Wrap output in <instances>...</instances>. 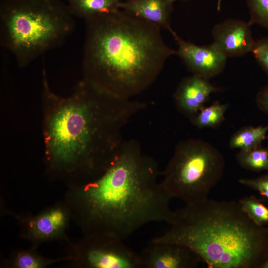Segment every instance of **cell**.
Returning a JSON list of instances; mask_svg holds the SVG:
<instances>
[{"mask_svg":"<svg viewBox=\"0 0 268 268\" xmlns=\"http://www.w3.org/2000/svg\"><path fill=\"white\" fill-rule=\"evenodd\" d=\"M42 93L46 154L56 162H84L97 178L118 154L130 119L145 107L84 79L69 96L60 97L51 90L45 70Z\"/></svg>","mask_w":268,"mask_h":268,"instance_id":"cell-1","label":"cell"},{"mask_svg":"<svg viewBox=\"0 0 268 268\" xmlns=\"http://www.w3.org/2000/svg\"><path fill=\"white\" fill-rule=\"evenodd\" d=\"M84 21L83 79L119 97L131 98L144 91L177 55L161 28L121 8Z\"/></svg>","mask_w":268,"mask_h":268,"instance_id":"cell-2","label":"cell"},{"mask_svg":"<svg viewBox=\"0 0 268 268\" xmlns=\"http://www.w3.org/2000/svg\"><path fill=\"white\" fill-rule=\"evenodd\" d=\"M160 175L137 142L124 141L112 163L85 189L91 216L104 234L124 241L147 224L172 223V198L158 181Z\"/></svg>","mask_w":268,"mask_h":268,"instance_id":"cell-3","label":"cell"},{"mask_svg":"<svg viewBox=\"0 0 268 268\" xmlns=\"http://www.w3.org/2000/svg\"><path fill=\"white\" fill-rule=\"evenodd\" d=\"M170 225L150 241L187 246L209 268H261L268 257V229L255 224L239 201L186 204Z\"/></svg>","mask_w":268,"mask_h":268,"instance_id":"cell-4","label":"cell"},{"mask_svg":"<svg viewBox=\"0 0 268 268\" xmlns=\"http://www.w3.org/2000/svg\"><path fill=\"white\" fill-rule=\"evenodd\" d=\"M61 0H2L0 4V43L23 68L61 45L75 23Z\"/></svg>","mask_w":268,"mask_h":268,"instance_id":"cell-5","label":"cell"},{"mask_svg":"<svg viewBox=\"0 0 268 268\" xmlns=\"http://www.w3.org/2000/svg\"><path fill=\"white\" fill-rule=\"evenodd\" d=\"M225 164L222 153L209 142L185 140L176 146L161 183L171 198L186 204L202 201L222 177Z\"/></svg>","mask_w":268,"mask_h":268,"instance_id":"cell-6","label":"cell"},{"mask_svg":"<svg viewBox=\"0 0 268 268\" xmlns=\"http://www.w3.org/2000/svg\"><path fill=\"white\" fill-rule=\"evenodd\" d=\"M178 45L177 55L193 74L209 80L224 70L227 58L212 44L199 46L171 33Z\"/></svg>","mask_w":268,"mask_h":268,"instance_id":"cell-7","label":"cell"},{"mask_svg":"<svg viewBox=\"0 0 268 268\" xmlns=\"http://www.w3.org/2000/svg\"><path fill=\"white\" fill-rule=\"evenodd\" d=\"M123 241L114 235L105 234L104 239L96 241L88 250L87 263L97 268H140L139 254Z\"/></svg>","mask_w":268,"mask_h":268,"instance_id":"cell-8","label":"cell"},{"mask_svg":"<svg viewBox=\"0 0 268 268\" xmlns=\"http://www.w3.org/2000/svg\"><path fill=\"white\" fill-rule=\"evenodd\" d=\"M140 268H194L201 262L187 246L150 242L139 254Z\"/></svg>","mask_w":268,"mask_h":268,"instance_id":"cell-9","label":"cell"},{"mask_svg":"<svg viewBox=\"0 0 268 268\" xmlns=\"http://www.w3.org/2000/svg\"><path fill=\"white\" fill-rule=\"evenodd\" d=\"M249 22L228 19L212 30V44L226 58L241 57L252 52L256 41Z\"/></svg>","mask_w":268,"mask_h":268,"instance_id":"cell-10","label":"cell"},{"mask_svg":"<svg viewBox=\"0 0 268 268\" xmlns=\"http://www.w3.org/2000/svg\"><path fill=\"white\" fill-rule=\"evenodd\" d=\"M220 89L198 75L186 77L179 83L174 97L178 109L192 119L204 106L210 95Z\"/></svg>","mask_w":268,"mask_h":268,"instance_id":"cell-11","label":"cell"},{"mask_svg":"<svg viewBox=\"0 0 268 268\" xmlns=\"http://www.w3.org/2000/svg\"><path fill=\"white\" fill-rule=\"evenodd\" d=\"M172 0H135L121 1L120 8L171 33Z\"/></svg>","mask_w":268,"mask_h":268,"instance_id":"cell-12","label":"cell"},{"mask_svg":"<svg viewBox=\"0 0 268 268\" xmlns=\"http://www.w3.org/2000/svg\"><path fill=\"white\" fill-rule=\"evenodd\" d=\"M67 5L74 17L85 20L95 15L120 8V0H67Z\"/></svg>","mask_w":268,"mask_h":268,"instance_id":"cell-13","label":"cell"},{"mask_svg":"<svg viewBox=\"0 0 268 268\" xmlns=\"http://www.w3.org/2000/svg\"><path fill=\"white\" fill-rule=\"evenodd\" d=\"M268 125L265 126L246 127L237 131L230 138L229 146L247 151L259 147L266 138Z\"/></svg>","mask_w":268,"mask_h":268,"instance_id":"cell-14","label":"cell"},{"mask_svg":"<svg viewBox=\"0 0 268 268\" xmlns=\"http://www.w3.org/2000/svg\"><path fill=\"white\" fill-rule=\"evenodd\" d=\"M228 105L215 102L208 107H203L192 118V122L198 128H214L218 126L224 119Z\"/></svg>","mask_w":268,"mask_h":268,"instance_id":"cell-15","label":"cell"},{"mask_svg":"<svg viewBox=\"0 0 268 268\" xmlns=\"http://www.w3.org/2000/svg\"><path fill=\"white\" fill-rule=\"evenodd\" d=\"M236 157L239 165L245 169L255 171L268 170V151L260 146L249 150H240Z\"/></svg>","mask_w":268,"mask_h":268,"instance_id":"cell-16","label":"cell"},{"mask_svg":"<svg viewBox=\"0 0 268 268\" xmlns=\"http://www.w3.org/2000/svg\"><path fill=\"white\" fill-rule=\"evenodd\" d=\"M239 202L243 211L255 224L263 226L268 223V207L254 196L245 197Z\"/></svg>","mask_w":268,"mask_h":268,"instance_id":"cell-17","label":"cell"},{"mask_svg":"<svg viewBox=\"0 0 268 268\" xmlns=\"http://www.w3.org/2000/svg\"><path fill=\"white\" fill-rule=\"evenodd\" d=\"M250 25L258 24L268 29V0H246Z\"/></svg>","mask_w":268,"mask_h":268,"instance_id":"cell-18","label":"cell"},{"mask_svg":"<svg viewBox=\"0 0 268 268\" xmlns=\"http://www.w3.org/2000/svg\"><path fill=\"white\" fill-rule=\"evenodd\" d=\"M64 221L62 212L55 210L39 218L35 227L41 234L49 235L61 227Z\"/></svg>","mask_w":268,"mask_h":268,"instance_id":"cell-19","label":"cell"},{"mask_svg":"<svg viewBox=\"0 0 268 268\" xmlns=\"http://www.w3.org/2000/svg\"><path fill=\"white\" fill-rule=\"evenodd\" d=\"M252 53L258 64L268 75V38L256 41Z\"/></svg>","mask_w":268,"mask_h":268,"instance_id":"cell-20","label":"cell"},{"mask_svg":"<svg viewBox=\"0 0 268 268\" xmlns=\"http://www.w3.org/2000/svg\"><path fill=\"white\" fill-rule=\"evenodd\" d=\"M239 182L258 192L268 199V174L255 179L241 178Z\"/></svg>","mask_w":268,"mask_h":268,"instance_id":"cell-21","label":"cell"},{"mask_svg":"<svg viewBox=\"0 0 268 268\" xmlns=\"http://www.w3.org/2000/svg\"><path fill=\"white\" fill-rule=\"evenodd\" d=\"M17 264L21 268H37L40 266L39 263L33 257L27 254L21 255L17 259Z\"/></svg>","mask_w":268,"mask_h":268,"instance_id":"cell-22","label":"cell"},{"mask_svg":"<svg viewBox=\"0 0 268 268\" xmlns=\"http://www.w3.org/2000/svg\"><path fill=\"white\" fill-rule=\"evenodd\" d=\"M257 103L262 110L268 114V87L259 92L257 97Z\"/></svg>","mask_w":268,"mask_h":268,"instance_id":"cell-23","label":"cell"},{"mask_svg":"<svg viewBox=\"0 0 268 268\" xmlns=\"http://www.w3.org/2000/svg\"><path fill=\"white\" fill-rule=\"evenodd\" d=\"M261 268H268V257L262 265Z\"/></svg>","mask_w":268,"mask_h":268,"instance_id":"cell-24","label":"cell"},{"mask_svg":"<svg viewBox=\"0 0 268 268\" xmlns=\"http://www.w3.org/2000/svg\"><path fill=\"white\" fill-rule=\"evenodd\" d=\"M120 1H134V0H120Z\"/></svg>","mask_w":268,"mask_h":268,"instance_id":"cell-25","label":"cell"},{"mask_svg":"<svg viewBox=\"0 0 268 268\" xmlns=\"http://www.w3.org/2000/svg\"><path fill=\"white\" fill-rule=\"evenodd\" d=\"M173 2H174L175 1L177 0H172ZM182 0V1H187L188 0Z\"/></svg>","mask_w":268,"mask_h":268,"instance_id":"cell-26","label":"cell"},{"mask_svg":"<svg viewBox=\"0 0 268 268\" xmlns=\"http://www.w3.org/2000/svg\"><path fill=\"white\" fill-rule=\"evenodd\" d=\"M220 0H218V3H220Z\"/></svg>","mask_w":268,"mask_h":268,"instance_id":"cell-27","label":"cell"}]
</instances>
